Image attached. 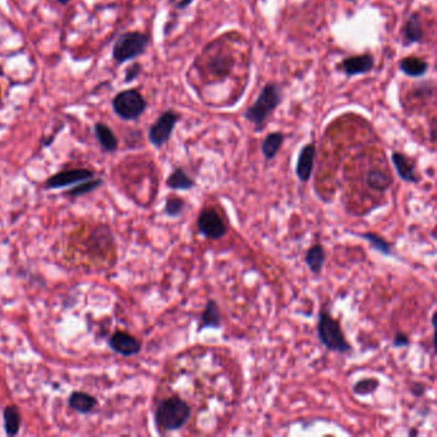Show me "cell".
<instances>
[{"label": "cell", "mask_w": 437, "mask_h": 437, "mask_svg": "<svg viewBox=\"0 0 437 437\" xmlns=\"http://www.w3.org/2000/svg\"><path fill=\"white\" fill-rule=\"evenodd\" d=\"M192 417V407L183 398L173 395L163 399L155 409V426L159 431L173 432L179 431Z\"/></svg>", "instance_id": "obj_1"}, {"label": "cell", "mask_w": 437, "mask_h": 437, "mask_svg": "<svg viewBox=\"0 0 437 437\" xmlns=\"http://www.w3.org/2000/svg\"><path fill=\"white\" fill-rule=\"evenodd\" d=\"M281 101H283L281 86L274 82H270L262 89L254 104L246 110L244 117L250 123H253L256 132H261L265 128L267 119H270L274 110H277Z\"/></svg>", "instance_id": "obj_2"}, {"label": "cell", "mask_w": 437, "mask_h": 437, "mask_svg": "<svg viewBox=\"0 0 437 437\" xmlns=\"http://www.w3.org/2000/svg\"><path fill=\"white\" fill-rule=\"evenodd\" d=\"M317 337L328 352L338 354H349L353 352V346L347 341L340 322L331 316L327 307H322L319 310Z\"/></svg>", "instance_id": "obj_3"}, {"label": "cell", "mask_w": 437, "mask_h": 437, "mask_svg": "<svg viewBox=\"0 0 437 437\" xmlns=\"http://www.w3.org/2000/svg\"><path fill=\"white\" fill-rule=\"evenodd\" d=\"M150 43V37L144 32L130 31L117 39L113 46V58L119 64L132 61L143 54Z\"/></svg>", "instance_id": "obj_4"}, {"label": "cell", "mask_w": 437, "mask_h": 437, "mask_svg": "<svg viewBox=\"0 0 437 437\" xmlns=\"http://www.w3.org/2000/svg\"><path fill=\"white\" fill-rule=\"evenodd\" d=\"M113 110L125 121L140 119L145 112L146 101L144 96L135 89H128L119 92L113 99Z\"/></svg>", "instance_id": "obj_5"}, {"label": "cell", "mask_w": 437, "mask_h": 437, "mask_svg": "<svg viewBox=\"0 0 437 437\" xmlns=\"http://www.w3.org/2000/svg\"><path fill=\"white\" fill-rule=\"evenodd\" d=\"M196 227L201 236L212 241H217L227 234V226L225 221L214 208H204L201 210L196 219Z\"/></svg>", "instance_id": "obj_6"}, {"label": "cell", "mask_w": 437, "mask_h": 437, "mask_svg": "<svg viewBox=\"0 0 437 437\" xmlns=\"http://www.w3.org/2000/svg\"><path fill=\"white\" fill-rule=\"evenodd\" d=\"M179 121H180V114H177L173 110H167L162 113L159 119L152 125V128H149L150 144L156 149L163 148L172 136L173 130Z\"/></svg>", "instance_id": "obj_7"}, {"label": "cell", "mask_w": 437, "mask_h": 437, "mask_svg": "<svg viewBox=\"0 0 437 437\" xmlns=\"http://www.w3.org/2000/svg\"><path fill=\"white\" fill-rule=\"evenodd\" d=\"M94 179V172L85 168H73L55 173L46 180V189H62L74 183H83Z\"/></svg>", "instance_id": "obj_8"}, {"label": "cell", "mask_w": 437, "mask_h": 437, "mask_svg": "<svg viewBox=\"0 0 437 437\" xmlns=\"http://www.w3.org/2000/svg\"><path fill=\"white\" fill-rule=\"evenodd\" d=\"M110 349L122 356H137L141 352V343L125 331L114 332L110 338Z\"/></svg>", "instance_id": "obj_9"}, {"label": "cell", "mask_w": 437, "mask_h": 437, "mask_svg": "<svg viewBox=\"0 0 437 437\" xmlns=\"http://www.w3.org/2000/svg\"><path fill=\"white\" fill-rule=\"evenodd\" d=\"M316 154H317V149L314 143H309L301 148V153L298 155L296 165H295V173L301 183H307L312 179Z\"/></svg>", "instance_id": "obj_10"}, {"label": "cell", "mask_w": 437, "mask_h": 437, "mask_svg": "<svg viewBox=\"0 0 437 437\" xmlns=\"http://www.w3.org/2000/svg\"><path fill=\"white\" fill-rule=\"evenodd\" d=\"M392 162L398 176L404 183H418L420 179L416 173V163L400 152H392Z\"/></svg>", "instance_id": "obj_11"}, {"label": "cell", "mask_w": 437, "mask_h": 437, "mask_svg": "<svg viewBox=\"0 0 437 437\" xmlns=\"http://www.w3.org/2000/svg\"><path fill=\"white\" fill-rule=\"evenodd\" d=\"M341 67L346 76H356L371 72L374 67V55L362 54L346 58L341 62Z\"/></svg>", "instance_id": "obj_12"}, {"label": "cell", "mask_w": 437, "mask_h": 437, "mask_svg": "<svg viewBox=\"0 0 437 437\" xmlns=\"http://www.w3.org/2000/svg\"><path fill=\"white\" fill-rule=\"evenodd\" d=\"M222 326V314L219 309L217 301L210 299L205 304V308L201 313V321H199V326L196 332L201 334V331L207 329V328H213V329H218Z\"/></svg>", "instance_id": "obj_13"}, {"label": "cell", "mask_w": 437, "mask_h": 437, "mask_svg": "<svg viewBox=\"0 0 437 437\" xmlns=\"http://www.w3.org/2000/svg\"><path fill=\"white\" fill-rule=\"evenodd\" d=\"M423 28L420 23L417 13L410 14L409 19L405 21L404 28H403V39H404V45H411L416 43H420L423 40Z\"/></svg>", "instance_id": "obj_14"}, {"label": "cell", "mask_w": 437, "mask_h": 437, "mask_svg": "<svg viewBox=\"0 0 437 437\" xmlns=\"http://www.w3.org/2000/svg\"><path fill=\"white\" fill-rule=\"evenodd\" d=\"M68 405L80 414H89L98 405V400L88 392H74L68 398Z\"/></svg>", "instance_id": "obj_15"}, {"label": "cell", "mask_w": 437, "mask_h": 437, "mask_svg": "<svg viewBox=\"0 0 437 437\" xmlns=\"http://www.w3.org/2000/svg\"><path fill=\"white\" fill-rule=\"evenodd\" d=\"M326 250L321 244H314L307 250L304 256V263L308 267L313 274H319L323 271V267L326 263Z\"/></svg>", "instance_id": "obj_16"}, {"label": "cell", "mask_w": 437, "mask_h": 437, "mask_svg": "<svg viewBox=\"0 0 437 437\" xmlns=\"http://www.w3.org/2000/svg\"><path fill=\"white\" fill-rule=\"evenodd\" d=\"M365 183L374 192H385L392 187V177L381 170H371L365 174Z\"/></svg>", "instance_id": "obj_17"}, {"label": "cell", "mask_w": 437, "mask_h": 437, "mask_svg": "<svg viewBox=\"0 0 437 437\" xmlns=\"http://www.w3.org/2000/svg\"><path fill=\"white\" fill-rule=\"evenodd\" d=\"M94 132H95V136L98 139V141H99L101 148H103L105 152L113 153V152L117 150V148H119V139H117V136L114 135V132H113L105 123L98 122V123L94 126Z\"/></svg>", "instance_id": "obj_18"}, {"label": "cell", "mask_w": 437, "mask_h": 437, "mask_svg": "<svg viewBox=\"0 0 437 437\" xmlns=\"http://www.w3.org/2000/svg\"><path fill=\"white\" fill-rule=\"evenodd\" d=\"M165 183L171 190H177V192H189L196 186L195 181L183 171V168H176L168 176Z\"/></svg>", "instance_id": "obj_19"}, {"label": "cell", "mask_w": 437, "mask_h": 437, "mask_svg": "<svg viewBox=\"0 0 437 437\" xmlns=\"http://www.w3.org/2000/svg\"><path fill=\"white\" fill-rule=\"evenodd\" d=\"M356 235L365 240V241L371 245V247H372L374 250H376V252H378L380 254L392 256L394 245H392L389 240H386L385 237L378 235L377 232L368 231V232H362V234H356Z\"/></svg>", "instance_id": "obj_20"}, {"label": "cell", "mask_w": 437, "mask_h": 437, "mask_svg": "<svg viewBox=\"0 0 437 437\" xmlns=\"http://www.w3.org/2000/svg\"><path fill=\"white\" fill-rule=\"evenodd\" d=\"M285 135L283 132H271L265 137L262 143V153L267 161H272L283 148Z\"/></svg>", "instance_id": "obj_21"}, {"label": "cell", "mask_w": 437, "mask_h": 437, "mask_svg": "<svg viewBox=\"0 0 437 437\" xmlns=\"http://www.w3.org/2000/svg\"><path fill=\"white\" fill-rule=\"evenodd\" d=\"M399 67L401 72L409 77H420L427 72L428 63L417 57H408L401 59Z\"/></svg>", "instance_id": "obj_22"}, {"label": "cell", "mask_w": 437, "mask_h": 437, "mask_svg": "<svg viewBox=\"0 0 437 437\" xmlns=\"http://www.w3.org/2000/svg\"><path fill=\"white\" fill-rule=\"evenodd\" d=\"M3 418H4V428L6 434L8 436H16L19 435V428H21V414L16 405H8L3 411Z\"/></svg>", "instance_id": "obj_23"}, {"label": "cell", "mask_w": 437, "mask_h": 437, "mask_svg": "<svg viewBox=\"0 0 437 437\" xmlns=\"http://www.w3.org/2000/svg\"><path fill=\"white\" fill-rule=\"evenodd\" d=\"M380 386V381L374 377H368V378H362L358 383H354L353 386V392L358 396H368L372 395L374 392H377Z\"/></svg>", "instance_id": "obj_24"}, {"label": "cell", "mask_w": 437, "mask_h": 437, "mask_svg": "<svg viewBox=\"0 0 437 437\" xmlns=\"http://www.w3.org/2000/svg\"><path fill=\"white\" fill-rule=\"evenodd\" d=\"M185 208H186V201H183V198L172 196L165 201L164 213L170 218H179L183 214Z\"/></svg>", "instance_id": "obj_25"}, {"label": "cell", "mask_w": 437, "mask_h": 437, "mask_svg": "<svg viewBox=\"0 0 437 437\" xmlns=\"http://www.w3.org/2000/svg\"><path fill=\"white\" fill-rule=\"evenodd\" d=\"M101 185H103V181H101V179H98V180H92H92L79 183L76 187H73L70 192H65V195L73 196V198L82 196V195H86L89 192L96 190L98 187H101Z\"/></svg>", "instance_id": "obj_26"}, {"label": "cell", "mask_w": 437, "mask_h": 437, "mask_svg": "<svg viewBox=\"0 0 437 437\" xmlns=\"http://www.w3.org/2000/svg\"><path fill=\"white\" fill-rule=\"evenodd\" d=\"M410 345L409 335H407L405 332H396L392 338V346L396 349L401 347H407Z\"/></svg>", "instance_id": "obj_27"}, {"label": "cell", "mask_w": 437, "mask_h": 437, "mask_svg": "<svg viewBox=\"0 0 437 437\" xmlns=\"http://www.w3.org/2000/svg\"><path fill=\"white\" fill-rule=\"evenodd\" d=\"M140 72H141V65L139 63L132 64V65L128 68V71H126V79H125V81H134L137 76L140 74Z\"/></svg>", "instance_id": "obj_28"}, {"label": "cell", "mask_w": 437, "mask_h": 437, "mask_svg": "<svg viewBox=\"0 0 437 437\" xmlns=\"http://www.w3.org/2000/svg\"><path fill=\"white\" fill-rule=\"evenodd\" d=\"M410 392L413 394V396L419 398V396L425 395V392H426V387H425V385H422V383H413V385L410 386Z\"/></svg>", "instance_id": "obj_29"}, {"label": "cell", "mask_w": 437, "mask_h": 437, "mask_svg": "<svg viewBox=\"0 0 437 437\" xmlns=\"http://www.w3.org/2000/svg\"><path fill=\"white\" fill-rule=\"evenodd\" d=\"M192 3V0H181V3H179V4H177V8H179V10H183V8L189 7Z\"/></svg>", "instance_id": "obj_30"}, {"label": "cell", "mask_w": 437, "mask_h": 437, "mask_svg": "<svg viewBox=\"0 0 437 437\" xmlns=\"http://www.w3.org/2000/svg\"><path fill=\"white\" fill-rule=\"evenodd\" d=\"M431 323H432V327L435 328V326H436V313H435V312L432 313V318H431Z\"/></svg>", "instance_id": "obj_31"}, {"label": "cell", "mask_w": 437, "mask_h": 437, "mask_svg": "<svg viewBox=\"0 0 437 437\" xmlns=\"http://www.w3.org/2000/svg\"><path fill=\"white\" fill-rule=\"evenodd\" d=\"M58 3H61V4H68L71 0H57Z\"/></svg>", "instance_id": "obj_32"}, {"label": "cell", "mask_w": 437, "mask_h": 437, "mask_svg": "<svg viewBox=\"0 0 437 437\" xmlns=\"http://www.w3.org/2000/svg\"><path fill=\"white\" fill-rule=\"evenodd\" d=\"M416 434H418V432H417V431H410L409 432L410 436H411V435H416Z\"/></svg>", "instance_id": "obj_33"}, {"label": "cell", "mask_w": 437, "mask_h": 437, "mask_svg": "<svg viewBox=\"0 0 437 437\" xmlns=\"http://www.w3.org/2000/svg\"><path fill=\"white\" fill-rule=\"evenodd\" d=\"M346 1H350V3H356V0H346Z\"/></svg>", "instance_id": "obj_34"}]
</instances>
